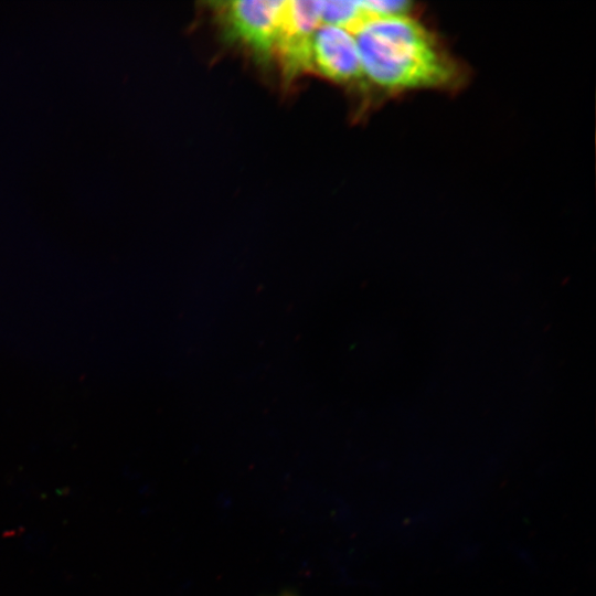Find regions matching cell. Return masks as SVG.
<instances>
[{
	"label": "cell",
	"mask_w": 596,
	"mask_h": 596,
	"mask_svg": "<svg viewBox=\"0 0 596 596\" xmlns=\"http://www.w3.org/2000/svg\"><path fill=\"white\" fill-rule=\"evenodd\" d=\"M319 22L317 1H284L274 55L287 81L312 71L311 41Z\"/></svg>",
	"instance_id": "3957f363"
},
{
	"label": "cell",
	"mask_w": 596,
	"mask_h": 596,
	"mask_svg": "<svg viewBox=\"0 0 596 596\" xmlns=\"http://www.w3.org/2000/svg\"><path fill=\"white\" fill-rule=\"evenodd\" d=\"M354 34L364 76L384 91L454 88L462 79L437 36L408 14L372 18Z\"/></svg>",
	"instance_id": "6da1fadb"
},
{
	"label": "cell",
	"mask_w": 596,
	"mask_h": 596,
	"mask_svg": "<svg viewBox=\"0 0 596 596\" xmlns=\"http://www.w3.org/2000/svg\"><path fill=\"white\" fill-rule=\"evenodd\" d=\"M311 66L323 77L341 84L361 82L364 77L355 38L337 25L323 24L316 29Z\"/></svg>",
	"instance_id": "277c9868"
},
{
	"label": "cell",
	"mask_w": 596,
	"mask_h": 596,
	"mask_svg": "<svg viewBox=\"0 0 596 596\" xmlns=\"http://www.w3.org/2000/svg\"><path fill=\"white\" fill-rule=\"evenodd\" d=\"M223 35L242 45L256 58L274 55L284 1L249 0L214 2Z\"/></svg>",
	"instance_id": "7a4b0ae2"
},
{
	"label": "cell",
	"mask_w": 596,
	"mask_h": 596,
	"mask_svg": "<svg viewBox=\"0 0 596 596\" xmlns=\"http://www.w3.org/2000/svg\"><path fill=\"white\" fill-rule=\"evenodd\" d=\"M320 21L343 28L351 33L372 19L362 1H317Z\"/></svg>",
	"instance_id": "5b68a950"
},
{
	"label": "cell",
	"mask_w": 596,
	"mask_h": 596,
	"mask_svg": "<svg viewBox=\"0 0 596 596\" xmlns=\"http://www.w3.org/2000/svg\"><path fill=\"white\" fill-rule=\"evenodd\" d=\"M362 4L372 18L407 15L413 7V3L406 0H369L362 1Z\"/></svg>",
	"instance_id": "8992f818"
}]
</instances>
